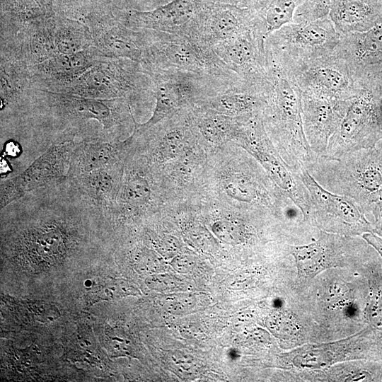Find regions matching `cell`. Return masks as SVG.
<instances>
[{
  "label": "cell",
  "instance_id": "26",
  "mask_svg": "<svg viewBox=\"0 0 382 382\" xmlns=\"http://www.w3.org/2000/svg\"><path fill=\"white\" fill-rule=\"evenodd\" d=\"M187 134V131L183 127H175L161 134L156 139L152 149L154 159L165 161L179 155L185 146Z\"/></svg>",
  "mask_w": 382,
  "mask_h": 382
},
{
  "label": "cell",
  "instance_id": "15",
  "mask_svg": "<svg viewBox=\"0 0 382 382\" xmlns=\"http://www.w3.org/2000/svg\"><path fill=\"white\" fill-rule=\"evenodd\" d=\"M300 93L304 133L313 151L321 156L327 149L330 139L337 129L351 100H332Z\"/></svg>",
  "mask_w": 382,
  "mask_h": 382
},
{
  "label": "cell",
  "instance_id": "2",
  "mask_svg": "<svg viewBox=\"0 0 382 382\" xmlns=\"http://www.w3.org/2000/svg\"><path fill=\"white\" fill-rule=\"evenodd\" d=\"M271 86L262 117L277 145L278 154L294 172L309 173L318 156L306 137L301 93L284 71L270 58Z\"/></svg>",
  "mask_w": 382,
  "mask_h": 382
},
{
  "label": "cell",
  "instance_id": "28",
  "mask_svg": "<svg viewBox=\"0 0 382 382\" xmlns=\"http://www.w3.org/2000/svg\"><path fill=\"white\" fill-rule=\"evenodd\" d=\"M332 0H305L295 11L293 22L313 21L328 17Z\"/></svg>",
  "mask_w": 382,
  "mask_h": 382
},
{
  "label": "cell",
  "instance_id": "23",
  "mask_svg": "<svg viewBox=\"0 0 382 382\" xmlns=\"http://www.w3.org/2000/svg\"><path fill=\"white\" fill-rule=\"evenodd\" d=\"M195 11L194 0H175L154 12L136 18L133 26L189 36L197 18Z\"/></svg>",
  "mask_w": 382,
  "mask_h": 382
},
{
  "label": "cell",
  "instance_id": "14",
  "mask_svg": "<svg viewBox=\"0 0 382 382\" xmlns=\"http://www.w3.org/2000/svg\"><path fill=\"white\" fill-rule=\"evenodd\" d=\"M137 72L136 66L126 69L120 64L101 60L61 92L92 98H126L138 88Z\"/></svg>",
  "mask_w": 382,
  "mask_h": 382
},
{
  "label": "cell",
  "instance_id": "18",
  "mask_svg": "<svg viewBox=\"0 0 382 382\" xmlns=\"http://www.w3.org/2000/svg\"><path fill=\"white\" fill-rule=\"evenodd\" d=\"M254 27L259 28L257 17L250 9H217L197 16L189 37L212 48L216 43Z\"/></svg>",
  "mask_w": 382,
  "mask_h": 382
},
{
  "label": "cell",
  "instance_id": "19",
  "mask_svg": "<svg viewBox=\"0 0 382 382\" xmlns=\"http://www.w3.org/2000/svg\"><path fill=\"white\" fill-rule=\"evenodd\" d=\"M349 241L343 237L321 231L318 241L303 245H292L290 253L299 277L310 279L341 262L348 254Z\"/></svg>",
  "mask_w": 382,
  "mask_h": 382
},
{
  "label": "cell",
  "instance_id": "12",
  "mask_svg": "<svg viewBox=\"0 0 382 382\" xmlns=\"http://www.w3.org/2000/svg\"><path fill=\"white\" fill-rule=\"evenodd\" d=\"M76 144H53L23 172L1 180L0 209L31 191L66 180Z\"/></svg>",
  "mask_w": 382,
  "mask_h": 382
},
{
  "label": "cell",
  "instance_id": "10",
  "mask_svg": "<svg viewBox=\"0 0 382 382\" xmlns=\"http://www.w3.org/2000/svg\"><path fill=\"white\" fill-rule=\"evenodd\" d=\"M236 138L260 162L275 185L301 209L303 221L311 224L308 219V191L299 174L292 170L272 146L262 116H253L243 121Z\"/></svg>",
  "mask_w": 382,
  "mask_h": 382
},
{
  "label": "cell",
  "instance_id": "25",
  "mask_svg": "<svg viewBox=\"0 0 382 382\" xmlns=\"http://www.w3.org/2000/svg\"><path fill=\"white\" fill-rule=\"evenodd\" d=\"M207 112L195 120L201 134L209 141L218 142L227 137H236L241 119L222 115L204 108Z\"/></svg>",
  "mask_w": 382,
  "mask_h": 382
},
{
  "label": "cell",
  "instance_id": "22",
  "mask_svg": "<svg viewBox=\"0 0 382 382\" xmlns=\"http://www.w3.org/2000/svg\"><path fill=\"white\" fill-rule=\"evenodd\" d=\"M328 17L340 35L365 32L382 23V0H332Z\"/></svg>",
  "mask_w": 382,
  "mask_h": 382
},
{
  "label": "cell",
  "instance_id": "7",
  "mask_svg": "<svg viewBox=\"0 0 382 382\" xmlns=\"http://www.w3.org/2000/svg\"><path fill=\"white\" fill-rule=\"evenodd\" d=\"M274 62L284 71L301 92L307 94L348 100L357 96L362 88V82L354 77L345 61L334 52L330 55L308 60Z\"/></svg>",
  "mask_w": 382,
  "mask_h": 382
},
{
  "label": "cell",
  "instance_id": "29",
  "mask_svg": "<svg viewBox=\"0 0 382 382\" xmlns=\"http://www.w3.org/2000/svg\"><path fill=\"white\" fill-rule=\"evenodd\" d=\"M371 213L374 217V233L382 238V198L376 204Z\"/></svg>",
  "mask_w": 382,
  "mask_h": 382
},
{
  "label": "cell",
  "instance_id": "17",
  "mask_svg": "<svg viewBox=\"0 0 382 382\" xmlns=\"http://www.w3.org/2000/svg\"><path fill=\"white\" fill-rule=\"evenodd\" d=\"M334 53L359 81L382 73V23L365 32L341 35Z\"/></svg>",
  "mask_w": 382,
  "mask_h": 382
},
{
  "label": "cell",
  "instance_id": "27",
  "mask_svg": "<svg viewBox=\"0 0 382 382\" xmlns=\"http://www.w3.org/2000/svg\"><path fill=\"white\" fill-rule=\"evenodd\" d=\"M212 230L219 238L232 244L244 243L250 236L247 225L232 221L219 220L214 224Z\"/></svg>",
  "mask_w": 382,
  "mask_h": 382
},
{
  "label": "cell",
  "instance_id": "4",
  "mask_svg": "<svg viewBox=\"0 0 382 382\" xmlns=\"http://www.w3.org/2000/svg\"><path fill=\"white\" fill-rule=\"evenodd\" d=\"M309 173L326 190L352 199L364 213H371L382 198V151L377 146L337 159L318 156Z\"/></svg>",
  "mask_w": 382,
  "mask_h": 382
},
{
  "label": "cell",
  "instance_id": "13",
  "mask_svg": "<svg viewBox=\"0 0 382 382\" xmlns=\"http://www.w3.org/2000/svg\"><path fill=\"white\" fill-rule=\"evenodd\" d=\"M265 40L259 28L254 27L216 43L212 49L243 81L258 83L269 77L270 60Z\"/></svg>",
  "mask_w": 382,
  "mask_h": 382
},
{
  "label": "cell",
  "instance_id": "20",
  "mask_svg": "<svg viewBox=\"0 0 382 382\" xmlns=\"http://www.w3.org/2000/svg\"><path fill=\"white\" fill-rule=\"evenodd\" d=\"M125 160L117 161L71 179L67 178L106 219L117 197Z\"/></svg>",
  "mask_w": 382,
  "mask_h": 382
},
{
  "label": "cell",
  "instance_id": "1",
  "mask_svg": "<svg viewBox=\"0 0 382 382\" xmlns=\"http://www.w3.org/2000/svg\"><path fill=\"white\" fill-rule=\"evenodd\" d=\"M1 224L4 257L35 270L80 255L109 224L68 179L11 202L1 209Z\"/></svg>",
  "mask_w": 382,
  "mask_h": 382
},
{
  "label": "cell",
  "instance_id": "5",
  "mask_svg": "<svg viewBox=\"0 0 382 382\" xmlns=\"http://www.w3.org/2000/svg\"><path fill=\"white\" fill-rule=\"evenodd\" d=\"M141 64L145 71L173 69L230 85L243 80L217 57L212 47L183 35L147 30V44Z\"/></svg>",
  "mask_w": 382,
  "mask_h": 382
},
{
  "label": "cell",
  "instance_id": "21",
  "mask_svg": "<svg viewBox=\"0 0 382 382\" xmlns=\"http://www.w3.org/2000/svg\"><path fill=\"white\" fill-rule=\"evenodd\" d=\"M128 144L104 137L76 142L73 150L68 179L89 173L117 161L124 160Z\"/></svg>",
  "mask_w": 382,
  "mask_h": 382
},
{
  "label": "cell",
  "instance_id": "3",
  "mask_svg": "<svg viewBox=\"0 0 382 382\" xmlns=\"http://www.w3.org/2000/svg\"><path fill=\"white\" fill-rule=\"evenodd\" d=\"M42 92L33 115L49 116L58 121L57 144L100 137L88 125L91 120L98 123L108 137L119 139L129 117L128 104L124 98L100 99L64 92Z\"/></svg>",
  "mask_w": 382,
  "mask_h": 382
},
{
  "label": "cell",
  "instance_id": "24",
  "mask_svg": "<svg viewBox=\"0 0 382 382\" xmlns=\"http://www.w3.org/2000/svg\"><path fill=\"white\" fill-rule=\"evenodd\" d=\"M305 0H261L255 13L261 31L267 37L283 25L292 23L297 8Z\"/></svg>",
  "mask_w": 382,
  "mask_h": 382
},
{
  "label": "cell",
  "instance_id": "16",
  "mask_svg": "<svg viewBox=\"0 0 382 382\" xmlns=\"http://www.w3.org/2000/svg\"><path fill=\"white\" fill-rule=\"evenodd\" d=\"M139 161L125 160L120 190L113 208L107 220L110 226L141 215L153 204L154 186L146 167Z\"/></svg>",
  "mask_w": 382,
  "mask_h": 382
},
{
  "label": "cell",
  "instance_id": "6",
  "mask_svg": "<svg viewBox=\"0 0 382 382\" xmlns=\"http://www.w3.org/2000/svg\"><path fill=\"white\" fill-rule=\"evenodd\" d=\"M361 81V90L351 99L325 154L318 157L337 159L349 152L374 147L382 139V75Z\"/></svg>",
  "mask_w": 382,
  "mask_h": 382
},
{
  "label": "cell",
  "instance_id": "9",
  "mask_svg": "<svg viewBox=\"0 0 382 382\" xmlns=\"http://www.w3.org/2000/svg\"><path fill=\"white\" fill-rule=\"evenodd\" d=\"M150 76L156 98L151 117L139 126L145 130L171 115L184 105L216 94L230 85L219 80L173 69L145 71Z\"/></svg>",
  "mask_w": 382,
  "mask_h": 382
},
{
  "label": "cell",
  "instance_id": "31",
  "mask_svg": "<svg viewBox=\"0 0 382 382\" xmlns=\"http://www.w3.org/2000/svg\"><path fill=\"white\" fill-rule=\"evenodd\" d=\"M382 151V139L380 140L376 145Z\"/></svg>",
  "mask_w": 382,
  "mask_h": 382
},
{
  "label": "cell",
  "instance_id": "30",
  "mask_svg": "<svg viewBox=\"0 0 382 382\" xmlns=\"http://www.w3.org/2000/svg\"><path fill=\"white\" fill-rule=\"evenodd\" d=\"M362 238L379 254L382 258V238L374 233H365Z\"/></svg>",
  "mask_w": 382,
  "mask_h": 382
},
{
  "label": "cell",
  "instance_id": "11",
  "mask_svg": "<svg viewBox=\"0 0 382 382\" xmlns=\"http://www.w3.org/2000/svg\"><path fill=\"white\" fill-rule=\"evenodd\" d=\"M299 175L310 196L308 219L311 224L342 235L374 233L373 224L352 199L326 190L306 170H301Z\"/></svg>",
  "mask_w": 382,
  "mask_h": 382
},
{
  "label": "cell",
  "instance_id": "8",
  "mask_svg": "<svg viewBox=\"0 0 382 382\" xmlns=\"http://www.w3.org/2000/svg\"><path fill=\"white\" fill-rule=\"evenodd\" d=\"M340 36L329 17L292 22L270 34L265 47L268 57L277 63L308 60L332 54Z\"/></svg>",
  "mask_w": 382,
  "mask_h": 382
}]
</instances>
